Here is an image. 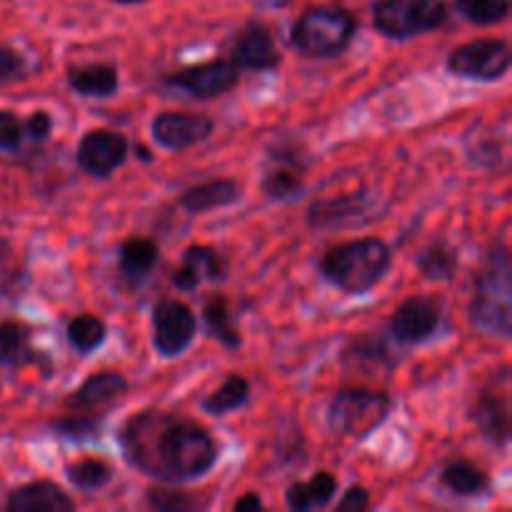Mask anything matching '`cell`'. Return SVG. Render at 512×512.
I'll return each mask as SVG.
<instances>
[{
  "label": "cell",
  "instance_id": "obj_40",
  "mask_svg": "<svg viewBox=\"0 0 512 512\" xmlns=\"http://www.w3.org/2000/svg\"><path fill=\"white\" fill-rule=\"evenodd\" d=\"M135 150H138V158L143 160V163H150V160H153V158H150L148 148H143V145H138V148H135Z\"/></svg>",
  "mask_w": 512,
  "mask_h": 512
},
{
  "label": "cell",
  "instance_id": "obj_42",
  "mask_svg": "<svg viewBox=\"0 0 512 512\" xmlns=\"http://www.w3.org/2000/svg\"><path fill=\"white\" fill-rule=\"evenodd\" d=\"M5 250H8V243H5V240H0V258L5 255Z\"/></svg>",
  "mask_w": 512,
  "mask_h": 512
},
{
  "label": "cell",
  "instance_id": "obj_19",
  "mask_svg": "<svg viewBox=\"0 0 512 512\" xmlns=\"http://www.w3.org/2000/svg\"><path fill=\"white\" fill-rule=\"evenodd\" d=\"M368 213V203H365L363 193L353 195H338V198H323L315 200L308 210V225L315 230L333 228V225L350 223Z\"/></svg>",
  "mask_w": 512,
  "mask_h": 512
},
{
  "label": "cell",
  "instance_id": "obj_17",
  "mask_svg": "<svg viewBox=\"0 0 512 512\" xmlns=\"http://www.w3.org/2000/svg\"><path fill=\"white\" fill-rule=\"evenodd\" d=\"M225 263L218 250L208 245H190L183 253L178 270L173 273V285L178 290H195L203 280H223Z\"/></svg>",
  "mask_w": 512,
  "mask_h": 512
},
{
  "label": "cell",
  "instance_id": "obj_13",
  "mask_svg": "<svg viewBox=\"0 0 512 512\" xmlns=\"http://www.w3.org/2000/svg\"><path fill=\"white\" fill-rule=\"evenodd\" d=\"M508 368L500 370L498 380L488 385L480 393L478 403L473 408V418L478 423L480 433L498 448H505L510 440V388H508Z\"/></svg>",
  "mask_w": 512,
  "mask_h": 512
},
{
  "label": "cell",
  "instance_id": "obj_2",
  "mask_svg": "<svg viewBox=\"0 0 512 512\" xmlns=\"http://www.w3.org/2000/svg\"><path fill=\"white\" fill-rule=\"evenodd\" d=\"M393 250L380 238H358L333 245L320 260V273L328 283L350 295H365L388 275Z\"/></svg>",
  "mask_w": 512,
  "mask_h": 512
},
{
  "label": "cell",
  "instance_id": "obj_38",
  "mask_svg": "<svg viewBox=\"0 0 512 512\" xmlns=\"http://www.w3.org/2000/svg\"><path fill=\"white\" fill-rule=\"evenodd\" d=\"M233 510L235 512H260L263 510V500H260L258 493H245L243 498H238L233 503Z\"/></svg>",
  "mask_w": 512,
  "mask_h": 512
},
{
  "label": "cell",
  "instance_id": "obj_23",
  "mask_svg": "<svg viewBox=\"0 0 512 512\" xmlns=\"http://www.w3.org/2000/svg\"><path fill=\"white\" fill-rule=\"evenodd\" d=\"M38 363V350L30 343V328L18 320L0 323V365L5 368H25Z\"/></svg>",
  "mask_w": 512,
  "mask_h": 512
},
{
  "label": "cell",
  "instance_id": "obj_4",
  "mask_svg": "<svg viewBox=\"0 0 512 512\" xmlns=\"http://www.w3.org/2000/svg\"><path fill=\"white\" fill-rule=\"evenodd\" d=\"M470 323L488 335L508 338L512 330V285L510 255L505 248L493 250L488 263L475 280V293L470 300Z\"/></svg>",
  "mask_w": 512,
  "mask_h": 512
},
{
  "label": "cell",
  "instance_id": "obj_31",
  "mask_svg": "<svg viewBox=\"0 0 512 512\" xmlns=\"http://www.w3.org/2000/svg\"><path fill=\"white\" fill-rule=\"evenodd\" d=\"M455 8L475 25L503 23L510 13V0H455Z\"/></svg>",
  "mask_w": 512,
  "mask_h": 512
},
{
  "label": "cell",
  "instance_id": "obj_32",
  "mask_svg": "<svg viewBox=\"0 0 512 512\" xmlns=\"http://www.w3.org/2000/svg\"><path fill=\"white\" fill-rule=\"evenodd\" d=\"M345 360H365V363H373V368L383 365V368H393V360H390V350L388 345L383 343L380 338H370V335H363V338L353 340L345 350Z\"/></svg>",
  "mask_w": 512,
  "mask_h": 512
},
{
  "label": "cell",
  "instance_id": "obj_8",
  "mask_svg": "<svg viewBox=\"0 0 512 512\" xmlns=\"http://www.w3.org/2000/svg\"><path fill=\"white\" fill-rule=\"evenodd\" d=\"M510 70V48L505 40L480 38L460 45L448 55V73L465 80L493 83Z\"/></svg>",
  "mask_w": 512,
  "mask_h": 512
},
{
  "label": "cell",
  "instance_id": "obj_26",
  "mask_svg": "<svg viewBox=\"0 0 512 512\" xmlns=\"http://www.w3.org/2000/svg\"><path fill=\"white\" fill-rule=\"evenodd\" d=\"M250 400V383L243 375H230L215 393L203 400V410L210 415H228L240 410Z\"/></svg>",
  "mask_w": 512,
  "mask_h": 512
},
{
  "label": "cell",
  "instance_id": "obj_6",
  "mask_svg": "<svg viewBox=\"0 0 512 512\" xmlns=\"http://www.w3.org/2000/svg\"><path fill=\"white\" fill-rule=\"evenodd\" d=\"M393 400L388 393L368 388L340 390L328 408V425L340 438L365 440L388 420Z\"/></svg>",
  "mask_w": 512,
  "mask_h": 512
},
{
  "label": "cell",
  "instance_id": "obj_25",
  "mask_svg": "<svg viewBox=\"0 0 512 512\" xmlns=\"http://www.w3.org/2000/svg\"><path fill=\"white\" fill-rule=\"evenodd\" d=\"M158 245L150 238H128L118 250L120 273L130 280H143L158 263Z\"/></svg>",
  "mask_w": 512,
  "mask_h": 512
},
{
  "label": "cell",
  "instance_id": "obj_9",
  "mask_svg": "<svg viewBox=\"0 0 512 512\" xmlns=\"http://www.w3.org/2000/svg\"><path fill=\"white\" fill-rule=\"evenodd\" d=\"M195 330L193 310L180 300L165 298L153 308V345L163 358L185 353L195 340Z\"/></svg>",
  "mask_w": 512,
  "mask_h": 512
},
{
  "label": "cell",
  "instance_id": "obj_21",
  "mask_svg": "<svg viewBox=\"0 0 512 512\" xmlns=\"http://www.w3.org/2000/svg\"><path fill=\"white\" fill-rule=\"evenodd\" d=\"M68 85L83 98H110L118 90V68L113 63H90L68 68Z\"/></svg>",
  "mask_w": 512,
  "mask_h": 512
},
{
  "label": "cell",
  "instance_id": "obj_10",
  "mask_svg": "<svg viewBox=\"0 0 512 512\" xmlns=\"http://www.w3.org/2000/svg\"><path fill=\"white\" fill-rule=\"evenodd\" d=\"M240 83V68L233 60H210V63L190 65V68L178 70V73L168 75L165 85L183 93L193 95V98H220V95L230 93L235 85Z\"/></svg>",
  "mask_w": 512,
  "mask_h": 512
},
{
  "label": "cell",
  "instance_id": "obj_39",
  "mask_svg": "<svg viewBox=\"0 0 512 512\" xmlns=\"http://www.w3.org/2000/svg\"><path fill=\"white\" fill-rule=\"evenodd\" d=\"M258 5H268V8H280V5H285L288 0H255Z\"/></svg>",
  "mask_w": 512,
  "mask_h": 512
},
{
  "label": "cell",
  "instance_id": "obj_28",
  "mask_svg": "<svg viewBox=\"0 0 512 512\" xmlns=\"http://www.w3.org/2000/svg\"><path fill=\"white\" fill-rule=\"evenodd\" d=\"M108 338V328L103 320L93 313L78 315L68 323V343L73 345L78 353H93Z\"/></svg>",
  "mask_w": 512,
  "mask_h": 512
},
{
  "label": "cell",
  "instance_id": "obj_5",
  "mask_svg": "<svg viewBox=\"0 0 512 512\" xmlns=\"http://www.w3.org/2000/svg\"><path fill=\"white\" fill-rule=\"evenodd\" d=\"M355 35V15L340 5L308 8L290 30V45L308 58H333L350 45Z\"/></svg>",
  "mask_w": 512,
  "mask_h": 512
},
{
  "label": "cell",
  "instance_id": "obj_34",
  "mask_svg": "<svg viewBox=\"0 0 512 512\" xmlns=\"http://www.w3.org/2000/svg\"><path fill=\"white\" fill-rule=\"evenodd\" d=\"M23 120L13 110H0V150L13 153L23 143Z\"/></svg>",
  "mask_w": 512,
  "mask_h": 512
},
{
  "label": "cell",
  "instance_id": "obj_27",
  "mask_svg": "<svg viewBox=\"0 0 512 512\" xmlns=\"http://www.w3.org/2000/svg\"><path fill=\"white\" fill-rule=\"evenodd\" d=\"M203 320L208 333L215 335L225 348H240V333L238 328H235L233 318H230L228 300L220 298V295H215L213 300H208L203 308Z\"/></svg>",
  "mask_w": 512,
  "mask_h": 512
},
{
  "label": "cell",
  "instance_id": "obj_3",
  "mask_svg": "<svg viewBox=\"0 0 512 512\" xmlns=\"http://www.w3.org/2000/svg\"><path fill=\"white\" fill-rule=\"evenodd\" d=\"M125 393H128V380L118 370H100V373L90 375L65 400V415L55 420L53 430L73 440L93 438V435H98L105 410L118 403Z\"/></svg>",
  "mask_w": 512,
  "mask_h": 512
},
{
  "label": "cell",
  "instance_id": "obj_14",
  "mask_svg": "<svg viewBox=\"0 0 512 512\" xmlns=\"http://www.w3.org/2000/svg\"><path fill=\"white\" fill-rule=\"evenodd\" d=\"M150 133H153L155 143L165 150L193 148V145L203 143L213 133V120L208 115L200 113H180V110H165V113L155 115L150 123Z\"/></svg>",
  "mask_w": 512,
  "mask_h": 512
},
{
  "label": "cell",
  "instance_id": "obj_35",
  "mask_svg": "<svg viewBox=\"0 0 512 512\" xmlns=\"http://www.w3.org/2000/svg\"><path fill=\"white\" fill-rule=\"evenodd\" d=\"M28 75V63L13 48L0 45V80H18Z\"/></svg>",
  "mask_w": 512,
  "mask_h": 512
},
{
  "label": "cell",
  "instance_id": "obj_7",
  "mask_svg": "<svg viewBox=\"0 0 512 512\" xmlns=\"http://www.w3.org/2000/svg\"><path fill=\"white\" fill-rule=\"evenodd\" d=\"M448 0H375L373 23L385 38L405 40L445 25Z\"/></svg>",
  "mask_w": 512,
  "mask_h": 512
},
{
  "label": "cell",
  "instance_id": "obj_30",
  "mask_svg": "<svg viewBox=\"0 0 512 512\" xmlns=\"http://www.w3.org/2000/svg\"><path fill=\"white\" fill-rule=\"evenodd\" d=\"M65 475H68L70 483L78 490H85V493H93V490L105 488L113 478V470H110L108 463L98 458H85L78 460V463L68 465L65 468Z\"/></svg>",
  "mask_w": 512,
  "mask_h": 512
},
{
  "label": "cell",
  "instance_id": "obj_20",
  "mask_svg": "<svg viewBox=\"0 0 512 512\" xmlns=\"http://www.w3.org/2000/svg\"><path fill=\"white\" fill-rule=\"evenodd\" d=\"M240 198V185L230 178H215L208 183L193 185V188L185 190L180 195V208L188 210V213L200 215L208 213V210L228 208L235 200Z\"/></svg>",
  "mask_w": 512,
  "mask_h": 512
},
{
  "label": "cell",
  "instance_id": "obj_15",
  "mask_svg": "<svg viewBox=\"0 0 512 512\" xmlns=\"http://www.w3.org/2000/svg\"><path fill=\"white\" fill-rule=\"evenodd\" d=\"M230 60L240 70H273L280 65V50L273 30L260 20H248L238 30L230 50Z\"/></svg>",
  "mask_w": 512,
  "mask_h": 512
},
{
  "label": "cell",
  "instance_id": "obj_41",
  "mask_svg": "<svg viewBox=\"0 0 512 512\" xmlns=\"http://www.w3.org/2000/svg\"><path fill=\"white\" fill-rule=\"evenodd\" d=\"M110 3H118V5H140V3H148V0H110Z\"/></svg>",
  "mask_w": 512,
  "mask_h": 512
},
{
  "label": "cell",
  "instance_id": "obj_18",
  "mask_svg": "<svg viewBox=\"0 0 512 512\" xmlns=\"http://www.w3.org/2000/svg\"><path fill=\"white\" fill-rule=\"evenodd\" d=\"M10 512H73L75 503L60 485L38 480L8 495Z\"/></svg>",
  "mask_w": 512,
  "mask_h": 512
},
{
  "label": "cell",
  "instance_id": "obj_36",
  "mask_svg": "<svg viewBox=\"0 0 512 512\" xmlns=\"http://www.w3.org/2000/svg\"><path fill=\"white\" fill-rule=\"evenodd\" d=\"M53 130V118H50L45 110H35L28 120L23 123V133L28 135L30 140H45Z\"/></svg>",
  "mask_w": 512,
  "mask_h": 512
},
{
  "label": "cell",
  "instance_id": "obj_12",
  "mask_svg": "<svg viewBox=\"0 0 512 512\" xmlns=\"http://www.w3.org/2000/svg\"><path fill=\"white\" fill-rule=\"evenodd\" d=\"M440 318H443V313H440L438 300L430 298V295H410L388 320V330L398 343L418 345L438 333Z\"/></svg>",
  "mask_w": 512,
  "mask_h": 512
},
{
  "label": "cell",
  "instance_id": "obj_22",
  "mask_svg": "<svg viewBox=\"0 0 512 512\" xmlns=\"http://www.w3.org/2000/svg\"><path fill=\"white\" fill-rule=\"evenodd\" d=\"M335 493H338V480L330 473L320 470L313 475V480L308 483H293L285 493V503L293 512H305V510H318L328 508L333 503Z\"/></svg>",
  "mask_w": 512,
  "mask_h": 512
},
{
  "label": "cell",
  "instance_id": "obj_29",
  "mask_svg": "<svg viewBox=\"0 0 512 512\" xmlns=\"http://www.w3.org/2000/svg\"><path fill=\"white\" fill-rule=\"evenodd\" d=\"M418 268L430 280H450L458 270V253L450 245L435 243L420 253Z\"/></svg>",
  "mask_w": 512,
  "mask_h": 512
},
{
  "label": "cell",
  "instance_id": "obj_16",
  "mask_svg": "<svg viewBox=\"0 0 512 512\" xmlns=\"http://www.w3.org/2000/svg\"><path fill=\"white\" fill-rule=\"evenodd\" d=\"M303 178V153L295 150L293 145L290 148H275L270 150L268 168H265L263 180H260V188L270 200H290L303 190Z\"/></svg>",
  "mask_w": 512,
  "mask_h": 512
},
{
  "label": "cell",
  "instance_id": "obj_24",
  "mask_svg": "<svg viewBox=\"0 0 512 512\" xmlns=\"http://www.w3.org/2000/svg\"><path fill=\"white\" fill-rule=\"evenodd\" d=\"M440 483L448 493L458 495V498H475L490 488L488 473L470 460H450L440 473Z\"/></svg>",
  "mask_w": 512,
  "mask_h": 512
},
{
  "label": "cell",
  "instance_id": "obj_33",
  "mask_svg": "<svg viewBox=\"0 0 512 512\" xmlns=\"http://www.w3.org/2000/svg\"><path fill=\"white\" fill-rule=\"evenodd\" d=\"M148 503L153 505L155 510L163 512H178V510H193L203 505V500H198L195 495L183 493V490L173 488H153L148 493Z\"/></svg>",
  "mask_w": 512,
  "mask_h": 512
},
{
  "label": "cell",
  "instance_id": "obj_11",
  "mask_svg": "<svg viewBox=\"0 0 512 512\" xmlns=\"http://www.w3.org/2000/svg\"><path fill=\"white\" fill-rule=\"evenodd\" d=\"M130 143L123 133L108 128H95L83 135L78 145V165L93 178H110L128 160Z\"/></svg>",
  "mask_w": 512,
  "mask_h": 512
},
{
  "label": "cell",
  "instance_id": "obj_37",
  "mask_svg": "<svg viewBox=\"0 0 512 512\" xmlns=\"http://www.w3.org/2000/svg\"><path fill=\"white\" fill-rule=\"evenodd\" d=\"M370 505V493L363 488V485H353V488H348L343 493V498L338 500V505L335 508L338 510H353V512H360L365 510Z\"/></svg>",
  "mask_w": 512,
  "mask_h": 512
},
{
  "label": "cell",
  "instance_id": "obj_1",
  "mask_svg": "<svg viewBox=\"0 0 512 512\" xmlns=\"http://www.w3.org/2000/svg\"><path fill=\"white\" fill-rule=\"evenodd\" d=\"M120 448L138 473L168 485L203 478L218 460V443L195 420L168 410H143L120 428Z\"/></svg>",
  "mask_w": 512,
  "mask_h": 512
}]
</instances>
